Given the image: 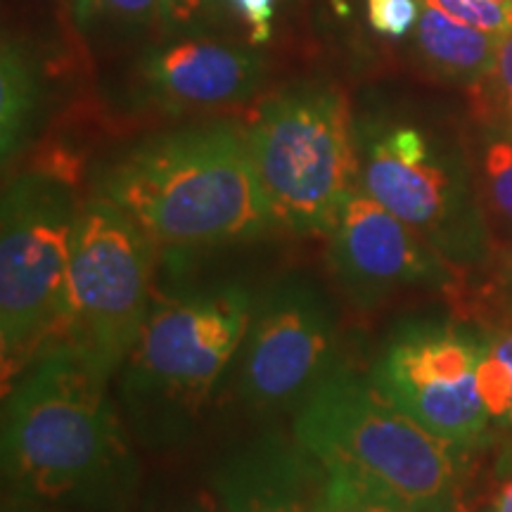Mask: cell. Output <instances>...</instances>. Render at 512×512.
I'll return each mask as SVG.
<instances>
[{
	"instance_id": "cell-1",
	"label": "cell",
	"mask_w": 512,
	"mask_h": 512,
	"mask_svg": "<svg viewBox=\"0 0 512 512\" xmlns=\"http://www.w3.org/2000/svg\"><path fill=\"white\" fill-rule=\"evenodd\" d=\"M110 375L69 342H53L5 394V475L27 498L112 510L126 505L140 467Z\"/></svg>"
},
{
	"instance_id": "cell-2",
	"label": "cell",
	"mask_w": 512,
	"mask_h": 512,
	"mask_svg": "<svg viewBox=\"0 0 512 512\" xmlns=\"http://www.w3.org/2000/svg\"><path fill=\"white\" fill-rule=\"evenodd\" d=\"M95 192L131 216L157 247L223 245L275 228L247 128L228 121L140 140L102 166Z\"/></svg>"
},
{
	"instance_id": "cell-3",
	"label": "cell",
	"mask_w": 512,
	"mask_h": 512,
	"mask_svg": "<svg viewBox=\"0 0 512 512\" xmlns=\"http://www.w3.org/2000/svg\"><path fill=\"white\" fill-rule=\"evenodd\" d=\"M252 311V294L235 283L152 302L121 363V406L140 444L162 451L195 432L245 342Z\"/></svg>"
},
{
	"instance_id": "cell-4",
	"label": "cell",
	"mask_w": 512,
	"mask_h": 512,
	"mask_svg": "<svg viewBox=\"0 0 512 512\" xmlns=\"http://www.w3.org/2000/svg\"><path fill=\"white\" fill-rule=\"evenodd\" d=\"M294 437L330 475H342L425 512L453 501L458 451L347 368L297 411Z\"/></svg>"
},
{
	"instance_id": "cell-5",
	"label": "cell",
	"mask_w": 512,
	"mask_h": 512,
	"mask_svg": "<svg viewBox=\"0 0 512 512\" xmlns=\"http://www.w3.org/2000/svg\"><path fill=\"white\" fill-rule=\"evenodd\" d=\"M249 147L275 226L328 235L361 188L356 121L335 83H302L259 107Z\"/></svg>"
},
{
	"instance_id": "cell-6",
	"label": "cell",
	"mask_w": 512,
	"mask_h": 512,
	"mask_svg": "<svg viewBox=\"0 0 512 512\" xmlns=\"http://www.w3.org/2000/svg\"><path fill=\"white\" fill-rule=\"evenodd\" d=\"M67 178L31 171L3 197L0 235V351L5 389L48 344L67 311L76 216Z\"/></svg>"
},
{
	"instance_id": "cell-7",
	"label": "cell",
	"mask_w": 512,
	"mask_h": 512,
	"mask_svg": "<svg viewBox=\"0 0 512 512\" xmlns=\"http://www.w3.org/2000/svg\"><path fill=\"white\" fill-rule=\"evenodd\" d=\"M361 188L401 219L458 273L482 271L491 238L460 159L446 155L413 124H356Z\"/></svg>"
},
{
	"instance_id": "cell-8",
	"label": "cell",
	"mask_w": 512,
	"mask_h": 512,
	"mask_svg": "<svg viewBox=\"0 0 512 512\" xmlns=\"http://www.w3.org/2000/svg\"><path fill=\"white\" fill-rule=\"evenodd\" d=\"M155 249L150 235L105 197L79 207L57 342L83 351L110 377L150 313Z\"/></svg>"
},
{
	"instance_id": "cell-9",
	"label": "cell",
	"mask_w": 512,
	"mask_h": 512,
	"mask_svg": "<svg viewBox=\"0 0 512 512\" xmlns=\"http://www.w3.org/2000/svg\"><path fill=\"white\" fill-rule=\"evenodd\" d=\"M486 347L489 332L465 318H413L392 332L368 380L439 439L475 446L491 427L477 384Z\"/></svg>"
},
{
	"instance_id": "cell-10",
	"label": "cell",
	"mask_w": 512,
	"mask_h": 512,
	"mask_svg": "<svg viewBox=\"0 0 512 512\" xmlns=\"http://www.w3.org/2000/svg\"><path fill=\"white\" fill-rule=\"evenodd\" d=\"M238 392L256 413H297L337 373L332 299L304 275L278 280L254 304L242 342Z\"/></svg>"
},
{
	"instance_id": "cell-11",
	"label": "cell",
	"mask_w": 512,
	"mask_h": 512,
	"mask_svg": "<svg viewBox=\"0 0 512 512\" xmlns=\"http://www.w3.org/2000/svg\"><path fill=\"white\" fill-rule=\"evenodd\" d=\"M328 264L339 290L361 311L415 287H458L456 268L363 188L354 190L328 233Z\"/></svg>"
},
{
	"instance_id": "cell-12",
	"label": "cell",
	"mask_w": 512,
	"mask_h": 512,
	"mask_svg": "<svg viewBox=\"0 0 512 512\" xmlns=\"http://www.w3.org/2000/svg\"><path fill=\"white\" fill-rule=\"evenodd\" d=\"M264 79L266 60L259 50L200 34L166 38L145 50L133 74L140 100L171 114L238 105Z\"/></svg>"
},
{
	"instance_id": "cell-13",
	"label": "cell",
	"mask_w": 512,
	"mask_h": 512,
	"mask_svg": "<svg viewBox=\"0 0 512 512\" xmlns=\"http://www.w3.org/2000/svg\"><path fill=\"white\" fill-rule=\"evenodd\" d=\"M418 46L425 62L444 79L463 86H482L496 67L498 36L470 27L422 0Z\"/></svg>"
},
{
	"instance_id": "cell-14",
	"label": "cell",
	"mask_w": 512,
	"mask_h": 512,
	"mask_svg": "<svg viewBox=\"0 0 512 512\" xmlns=\"http://www.w3.org/2000/svg\"><path fill=\"white\" fill-rule=\"evenodd\" d=\"M479 188L491 254L512 242V124L489 121L479 138Z\"/></svg>"
},
{
	"instance_id": "cell-15",
	"label": "cell",
	"mask_w": 512,
	"mask_h": 512,
	"mask_svg": "<svg viewBox=\"0 0 512 512\" xmlns=\"http://www.w3.org/2000/svg\"><path fill=\"white\" fill-rule=\"evenodd\" d=\"M268 484L275 512H328V470L299 444L266 434Z\"/></svg>"
},
{
	"instance_id": "cell-16",
	"label": "cell",
	"mask_w": 512,
	"mask_h": 512,
	"mask_svg": "<svg viewBox=\"0 0 512 512\" xmlns=\"http://www.w3.org/2000/svg\"><path fill=\"white\" fill-rule=\"evenodd\" d=\"M38 110V81L27 53L15 41H3L0 60V152L8 169L27 145Z\"/></svg>"
},
{
	"instance_id": "cell-17",
	"label": "cell",
	"mask_w": 512,
	"mask_h": 512,
	"mask_svg": "<svg viewBox=\"0 0 512 512\" xmlns=\"http://www.w3.org/2000/svg\"><path fill=\"white\" fill-rule=\"evenodd\" d=\"M211 486L226 512H275L268 484L266 439H256L223 460L211 475Z\"/></svg>"
},
{
	"instance_id": "cell-18",
	"label": "cell",
	"mask_w": 512,
	"mask_h": 512,
	"mask_svg": "<svg viewBox=\"0 0 512 512\" xmlns=\"http://www.w3.org/2000/svg\"><path fill=\"white\" fill-rule=\"evenodd\" d=\"M489 347L479 363L477 384L491 422L512 432V311L484 325Z\"/></svg>"
},
{
	"instance_id": "cell-19",
	"label": "cell",
	"mask_w": 512,
	"mask_h": 512,
	"mask_svg": "<svg viewBox=\"0 0 512 512\" xmlns=\"http://www.w3.org/2000/svg\"><path fill=\"white\" fill-rule=\"evenodd\" d=\"M76 19L83 29H157L166 36L164 0H76Z\"/></svg>"
},
{
	"instance_id": "cell-20",
	"label": "cell",
	"mask_w": 512,
	"mask_h": 512,
	"mask_svg": "<svg viewBox=\"0 0 512 512\" xmlns=\"http://www.w3.org/2000/svg\"><path fill=\"white\" fill-rule=\"evenodd\" d=\"M482 271H489V280L477 290V297L467 302L470 311L465 318L484 328L494 318L512 311V242L491 254V261Z\"/></svg>"
},
{
	"instance_id": "cell-21",
	"label": "cell",
	"mask_w": 512,
	"mask_h": 512,
	"mask_svg": "<svg viewBox=\"0 0 512 512\" xmlns=\"http://www.w3.org/2000/svg\"><path fill=\"white\" fill-rule=\"evenodd\" d=\"M325 505H328V512H411L406 505L356 482V479L330 475V472Z\"/></svg>"
},
{
	"instance_id": "cell-22",
	"label": "cell",
	"mask_w": 512,
	"mask_h": 512,
	"mask_svg": "<svg viewBox=\"0 0 512 512\" xmlns=\"http://www.w3.org/2000/svg\"><path fill=\"white\" fill-rule=\"evenodd\" d=\"M470 27L505 36L512 31V0H427Z\"/></svg>"
},
{
	"instance_id": "cell-23",
	"label": "cell",
	"mask_w": 512,
	"mask_h": 512,
	"mask_svg": "<svg viewBox=\"0 0 512 512\" xmlns=\"http://www.w3.org/2000/svg\"><path fill=\"white\" fill-rule=\"evenodd\" d=\"M233 0H164L166 36H197L226 15Z\"/></svg>"
},
{
	"instance_id": "cell-24",
	"label": "cell",
	"mask_w": 512,
	"mask_h": 512,
	"mask_svg": "<svg viewBox=\"0 0 512 512\" xmlns=\"http://www.w3.org/2000/svg\"><path fill=\"white\" fill-rule=\"evenodd\" d=\"M368 19L384 36L403 38L418 22L415 0H368Z\"/></svg>"
},
{
	"instance_id": "cell-25",
	"label": "cell",
	"mask_w": 512,
	"mask_h": 512,
	"mask_svg": "<svg viewBox=\"0 0 512 512\" xmlns=\"http://www.w3.org/2000/svg\"><path fill=\"white\" fill-rule=\"evenodd\" d=\"M145 512H226L219 494L211 489L181 491V494L157 498L147 505Z\"/></svg>"
},
{
	"instance_id": "cell-26",
	"label": "cell",
	"mask_w": 512,
	"mask_h": 512,
	"mask_svg": "<svg viewBox=\"0 0 512 512\" xmlns=\"http://www.w3.org/2000/svg\"><path fill=\"white\" fill-rule=\"evenodd\" d=\"M496 86L498 107H501L503 119L512 124V31L498 38L496 50V67L491 79Z\"/></svg>"
},
{
	"instance_id": "cell-27",
	"label": "cell",
	"mask_w": 512,
	"mask_h": 512,
	"mask_svg": "<svg viewBox=\"0 0 512 512\" xmlns=\"http://www.w3.org/2000/svg\"><path fill=\"white\" fill-rule=\"evenodd\" d=\"M233 8L242 22L249 27V41H252V46L268 41V36H271V19L275 12L273 0H233Z\"/></svg>"
},
{
	"instance_id": "cell-28",
	"label": "cell",
	"mask_w": 512,
	"mask_h": 512,
	"mask_svg": "<svg viewBox=\"0 0 512 512\" xmlns=\"http://www.w3.org/2000/svg\"><path fill=\"white\" fill-rule=\"evenodd\" d=\"M496 512H512V482L503 484L501 494H498Z\"/></svg>"
},
{
	"instance_id": "cell-29",
	"label": "cell",
	"mask_w": 512,
	"mask_h": 512,
	"mask_svg": "<svg viewBox=\"0 0 512 512\" xmlns=\"http://www.w3.org/2000/svg\"><path fill=\"white\" fill-rule=\"evenodd\" d=\"M425 512H458V510H456V505H453V501H444V503L432 505V508H427Z\"/></svg>"
}]
</instances>
